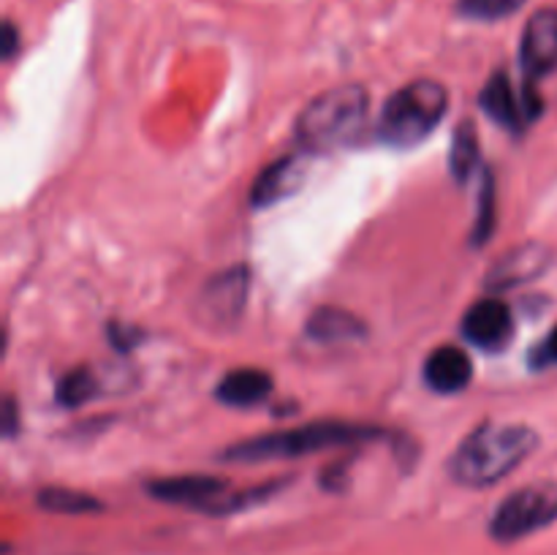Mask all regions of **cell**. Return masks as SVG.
Listing matches in <instances>:
<instances>
[{
	"mask_svg": "<svg viewBox=\"0 0 557 555\" xmlns=\"http://www.w3.org/2000/svg\"><path fill=\"white\" fill-rule=\"evenodd\" d=\"M495 229V185L493 177H484L482 185V199H479V212H476V226H473V243L484 245L493 237Z\"/></svg>",
	"mask_w": 557,
	"mask_h": 555,
	"instance_id": "cell-20",
	"label": "cell"
},
{
	"mask_svg": "<svg viewBox=\"0 0 557 555\" xmlns=\"http://www.w3.org/2000/svg\"><path fill=\"white\" fill-rule=\"evenodd\" d=\"M308 335L321 343L354 341V337L364 335V324L343 308H321L310 316Z\"/></svg>",
	"mask_w": 557,
	"mask_h": 555,
	"instance_id": "cell-15",
	"label": "cell"
},
{
	"mask_svg": "<svg viewBox=\"0 0 557 555\" xmlns=\"http://www.w3.org/2000/svg\"><path fill=\"white\" fill-rule=\"evenodd\" d=\"M3 430L5 435H11L16 430V406L11 397H5V408H3Z\"/></svg>",
	"mask_w": 557,
	"mask_h": 555,
	"instance_id": "cell-23",
	"label": "cell"
},
{
	"mask_svg": "<svg viewBox=\"0 0 557 555\" xmlns=\"http://www.w3.org/2000/svg\"><path fill=\"white\" fill-rule=\"evenodd\" d=\"M449 109L441 82L417 79L389 96L379 118V139L389 147H413L428 139Z\"/></svg>",
	"mask_w": 557,
	"mask_h": 555,
	"instance_id": "cell-4",
	"label": "cell"
},
{
	"mask_svg": "<svg viewBox=\"0 0 557 555\" xmlns=\"http://www.w3.org/2000/svg\"><path fill=\"white\" fill-rule=\"evenodd\" d=\"M531 359L536 368H549V365H557V326L549 332L547 337H544L542 343H539Z\"/></svg>",
	"mask_w": 557,
	"mask_h": 555,
	"instance_id": "cell-21",
	"label": "cell"
},
{
	"mask_svg": "<svg viewBox=\"0 0 557 555\" xmlns=\"http://www.w3.org/2000/svg\"><path fill=\"white\" fill-rule=\"evenodd\" d=\"M305 174H308V163H305L302 152L277 158L275 163H270V166L256 177L253 188H250V205H253L256 210H264V207H272L277 205V201L288 199L292 194H297Z\"/></svg>",
	"mask_w": 557,
	"mask_h": 555,
	"instance_id": "cell-12",
	"label": "cell"
},
{
	"mask_svg": "<svg viewBox=\"0 0 557 555\" xmlns=\"http://www.w3.org/2000/svg\"><path fill=\"white\" fill-rule=\"evenodd\" d=\"M479 107L500 128H509L515 134H520L531 120H536L542 114V98L533 90L531 79L517 92L509 74L506 71H495L487 79V85L482 87V92H479Z\"/></svg>",
	"mask_w": 557,
	"mask_h": 555,
	"instance_id": "cell-6",
	"label": "cell"
},
{
	"mask_svg": "<svg viewBox=\"0 0 557 555\" xmlns=\"http://www.w3.org/2000/svg\"><path fill=\"white\" fill-rule=\"evenodd\" d=\"M528 0H457V11L468 20L495 22L520 11Z\"/></svg>",
	"mask_w": 557,
	"mask_h": 555,
	"instance_id": "cell-19",
	"label": "cell"
},
{
	"mask_svg": "<svg viewBox=\"0 0 557 555\" xmlns=\"http://www.w3.org/2000/svg\"><path fill=\"white\" fill-rule=\"evenodd\" d=\"M38 506L54 515H87V511H101V501L92 498L90 493L71 488H44L38 493Z\"/></svg>",
	"mask_w": 557,
	"mask_h": 555,
	"instance_id": "cell-17",
	"label": "cell"
},
{
	"mask_svg": "<svg viewBox=\"0 0 557 555\" xmlns=\"http://www.w3.org/2000/svg\"><path fill=\"white\" fill-rule=\"evenodd\" d=\"M245 297H248V270L245 267H234V270L221 272L201 292V316L218 326L234 324L243 316Z\"/></svg>",
	"mask_w": 557,
	"mask_h": 555,
	"instance_id": "cell-11",
	"label": "cell"
},
{
	"mask_svg": "<svg viewBox=\"0 0 557 555\" xmlns=\"http://www.w3.org/2000/svg\"><path fill=\"white\" fill-rule=\"evenodd\" d=\"M553 264V250L544 243H522L506 250L498 261L487 270L484 286L490 292H509V288L525 286L536 281Z\"/></svg>",
	"mask_w": 557,
	"mask_h": 555,
	"instance_id": "cell-7",
	"label": "cell"
},
{
	"mask_svg": "<svg viewBox=\"0 0 557 555\" xmlns=\"http://www.w3.org/2000/svg\"><path fill=\"white\" fill-rule=\"evenodd\" d=\"M520 63L528 79H542L557 69V11L542 9L528 20L520 41Z\"/></svg>",
	"mask_w": 557,
	"mask_h": 555,
	"instance_id": "cell-9",
	"label": "cell"
},
{
	"mask_svg": "<svg viewBox=\"0 0 557 555\" xmlns=\"http://www.w3.org/2000/svg\"><path fill=\"white\" fill-rule=\"evenodd\" d=\"M511 332H515V316L504 299H479L462 316V337L484 351L504 348Z\"/></svg>",
	"mask_w": 557,
	"mask_h": 555,
	"instance_id": "cell-10",
	"label": "cell"
},
{
	"mask_svg": "<svg viewBox=\"0 0 557 555\" xmlns=\"http://www.w3.org/2000/svg\"><path fill=\"white\" fill-rule=\"evenodd\" d=\"M557 520V482H533L515 490L490 520V533L495 542H520Z\"/></svg>",
	"mask_w": 557,
	"mask_h": 555,
	"instance_id": "cell-5",
	"label": "cell"
},
{
	"mask_svg": "<svg viewBox=\"0 0 557 555\" xmlns=\"http://www.w3.org/2000/svg\"><path fill=\"white\" fill-rule=\"evenodd\" d=\"M424 384L438 395L462 392L473 379V362L460 346H441L424 359Z\"/></svg>",
	"mask_w": 557,
	"mask_h": 555,
	"instance_id": "cell-13",
	"label": "cell"
},
{
	"mask_svg": "<svg viewBox=\"0 0 557 555\" xmlns=\"http://www.w3.org/2000/svg\"><path fill=\"white\" fill-rule=\"evenodd\" d=\"M147 493L158 501L177 506H190V509H201L207 515H215L221 501L226 498V482L218 477H166V479H152L147 484Z\"/></svg>",
	"mask_w": 557,
	"mask_h": 555,
	"instance_id": "cell-8",
	"label": "cell"
},
{
	"mask_svg": "<svg viewBox=\"0 0 557 555\" xmlns=\"http://www.w3.org/2000/svg\"><path fill=\"white\" fill-rule=\"evenodd\" d=\"M16 52V27L11 25V22H5L3 25V58H14Z\"/></svg>",
	"mask_w": 557,
	"mask_h": 555,
	"instance_id": "cell-22",
	"label": "cell"
},
{
	"mask_svg": "<svg viewBox=\"0 0 557 555\" xmlns=\"http://www.w3.org/2000/svg\"><path fill=\"white\" fill-rule=\"evenodd\" d=\"M479 161H482V150H479L476 128H473L471 120H466V123L455 131V136H451V150H449L451 177H455L457 183H466V180L479 169Z\"/></svg>",
	"mask_w": 557,
	"mask_h": 555,
	"instance_id": "cell-16",
	"label": "cell"
},
{
	"mask_svg": "<svg viewBox=\"0 0 557 555\" xmlns=\"http://www.w3.org/2000/svg\"><path fill=\"white\" fill-rule=\"evenodd\" d=\"M370 96L362 85H341L315 96L297 118L299 147L305 152H326L357 139L368 120Z\"/></svg>",
	"mask_w": 557,
	"mask_h": 555,
	"instance_id": "cell-3",
	"label": "cell"
},
{
	"mask_svg": "<svg viewBox=\"0 0 557 555\" xmlns=\"http://www.w3.org/2000/svg\"><path fill=\"white\" fill-rule=\"evenodd\" d=\"M381 430L373 424L341 422V419H321V422L302 424V428L283 430V433L256 435V439L239 441L223 452V460L232 462H264V460H286V457L313 455L321 449H335V446H354L362 441L381 439Z\"/></svg>",
	"mask_w": 557,
	"mask_h": 555,
	"instance_id": "cell-2",
	"label": "cell"
},
{
	"mask_svg": "<svg viewBox=\"0 0 557 555\" xmlns=\"http://www.w3.org/2000/svg\"><path fill=\"white\" fill-rule=\"evenodd\" d=\"M539 435L528 424H479L449 457V477L466 488H490L509 477L531 452Z\"/></svg>",
	"mask_w": 557,
	"mask_h": 555,
	"instance_id": "cell-1",
	"label": "cell"
},
{
	"mask_svg": "<svg viewBox=\"0 0 557 555\" xmlns=\"http://www.w3.org/2000/svg\"><path fill=\"white\" fill-rule=\"evenodd\" d=\"M96 386L98 384H96V379H92L90 370L76 368V370H69V373L58 381L54 397H58L60 406L74 408V406H82V403L90 400V397L96 395Z\"/></svg>",
	"mask_w": 557,
	"mask_h": 555,
	"instance_id": "cell-18",
	"label": "cell"
},
{
	"mask_svg": "<svg viewBox=\"0 0 557 555\" xmlns=\"http://www.w3.org/2000/svg\"><path fill=\"white\" fill-rule=\"evenodd\" d=\"M272 395V375L259 368H237L223 375L215 386V397L223 406L250 408Z\"/></svg>",
	"mask_w": 557,
	"mask_h": 555,
	"instance_id": "cell-14",
	"label": "cell"
}]
</instances>
